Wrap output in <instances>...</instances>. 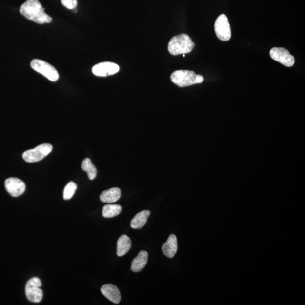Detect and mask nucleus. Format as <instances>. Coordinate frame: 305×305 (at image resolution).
I'll return each instance as SVG.
<instances>
[{
    "mask_svg": "<svg viewBox=\"0 0 305 305\" xmlns=\"http://www.w3.org/2000/svg\"><path fill=\"white\" fill-rule=\"evenodd\" d=\"M52 150V145L49 143H42L34 149L24 152L22 155L23 159L28 163L39 162L47 156Z\"/></svg>",
    "mask_w": 305,
    "mask_h": 305,
    "instance_id": "obj_4",
    "label": "nucleus"
},
{
    "mask_svg": "<svg viewBox=\"0 0 305 305\" xmlns=\"http://www.w3.org/2000/svg\"><path fill=\"white\" fill-rule=\"evenodd\" d=\"M62 5L66 8L73 10L77 8L78 5L77 0H61Z\"/></svg>",
    "mask_w": 305,
    "mask_h": 305,
    "instance_id": "obj_20",
    "label": "nucleus"
},
{
    "mask_svg": "<svg viewBox=\"0 0 305 305\" xmlns=\"http://www.w3.org/2000/svg\"><path fill=\"white\" fill-rule=\"evenodd\" d=\"M41 286V281L37 277L32 278L27 282L25 292L27 299L31 302L39 303L42 300L43 292Z\"/></svg>",
    "mask_w": 305,
    "mask_h": 305,
    "instance_id": "obj_6",
    "label": "nucleus"
},
{
    "mask_svg": "<svg viewBox=\"0 0 305 305\" xmlns=\"http://www.w3.org/2000/svg\"><path fill=\"white\" fill-rule=\"evenodd\" d=\"M122 211V207L119 204H106L103 207L102 215L103 217L113 218L119 215Z\"/></svg>",
    "mask_w": 305,
    "mask_h": 305,
    "instance_id": "obj_17",
    "label": "nucleus"
},
{
    "mask_svg": "<svg viewBox=\"0 0 305 305\" xmlns=\"http://www.w3.org/2000/svg\"><path fill=\"white\" fill-rule=\"evenodd\" d=\"M214 30L218 39L227 41L231 38V30L228 18L225 14H221L217 18L214 24Z\"/></svg>",
    "mask_w": 305,
    "mask_h": 305,
    "instance_id": "obj_7",
    "label": "nucleus"
},
{
    "mask_svg": "<svg viewBox=\"0 0 305 305\" xmlns=\"http://www.w3.org/2000/svg\"><path fill=\"white\" fill-rule=\"evenodd\" d=\"M195 44L188 35L182 34L171 39L168 45V51L173 56L191 52Z\"/></svg>",
    "mask_w": 305,
    "mask_h": 305,
    "instance_id": "obj_2",
    "label": "nucleus"
},
{
    "mask_svg": "<svg viewBox=\"0 0 305 305\" xmlns=\"http://www.w3.org/2000/svg\"><path fill=\"white\" fill-rule=\"evenodd\" d=\"M132 243L130 238L127 235H122L117 242L118 256L122 257L128 252L131 247Z\"/></svg>",
    "mask_w": 305,
    "mask_h": 305,
    "instance_id": "obj_15",
    "label": "nucleus"
},
{
    "mask_svg": "<svg viewBox=\"0 0 305 305\" xmlns=\"http://www.w3.org/2000/svg\"><path fill=\"white\" fill-rule=\"evenodd\" d=\"M148 253L145 250L140 252L137 256L133 260L131 264V270L134 272L141 271L144 268L148 263Z\"/></svg>",
    "mask_w": 305,
    "mask_h": 305,
    "instance_id": "obj_13",
    "label": "nucleus"
},
{
    "mask_svg": "<svg viewBox=\"0 0 305 305\" xmlns=\"http://www.w3.org/2000/svg\"><path fill=\"white\" fill-rule=\"evenodd\" d=\"M31 67L38 73H40L49 81H56L59 78L58 71L51 64H50L45 61L35 59L31 61Z\"/></svg>",
    "mask_w": 305,
    "mask_h": 305,
    "instance_id": "obj_5",
    "label": "nucleus"
},
{
    "mask_svg": "<svg viewBox=\"0 0 305 305\" xmlns=\"http://www.w3.org/2000/svg\"><path fill=\"white\" fill-rule=\"evenodd\" d=\"M73 10V12L74 13H77V10L76 9V8H75V9H74Z\"/></svg>",
    "mask_w": 305,
    "mask_h": 305,
    "instance_id": "obj_21",
    "label": "nucleus"
},
{
    "mask_svg": "<svg viewBox=\"0 0 305 305\" xmlns=\"http://www.w3.org/2000/svg\"><path fill=\"white\" fill-rule=\"evenodd\" d=\"M270 55L271 58L286 67H292L295 62L294 57L288 50L279 47L271 49Z\"/></svg>",
    "mask_w": 305,
    "mask_h": 305,
    "instance_id": "obj_8",
    "label": "nucleus"
},
{
    "mask_svg": "<svg viewBox=\"0 0 305 305\" xmlns=\"http://www.w3.org/2000/svg\"><path fill=\"white\" fill-rule=\"evenodd\" d=\"M20 13L28 20L38 24L50 23L52 21L38 0H27L21 6Z\"/></svg>",
    "mask_w": 305,
    "mask_h": 305,
    "instance_id": "obj_1",
    "label": "nucleus"
},
{
    "mask_svg": "<svg viewBox=\"0 0 305 305\" xmlns=\"http://www.w3.org/2000/svg\"><path fill=\"white\" fill-rule=\"evenodd\" d=\"M163 253L168 258L174 257L178 250V242L177 237L174 234L168 237L167 241L162 246Z\"/></svg>",
    "mask_w": 305,
    "mask_h": 305,
    "instance_id": "obj_12",
    "label": "nucleus"
},
{
    "mask_svg": "<svg viewBox=\"0 0 305 305\" xmlns=\"http://www.w3.org/2000/svg\"><path fill=\"white\" fill-rule=\"evenodd\" d=\"M183 57H185V54H183Z\"/></svg>",
    "mask_w": 305,
    "mask_h": 305,
    "instance_id": "obj_22",
    "label": "nucleus"
},
{
    "mask_svg": "<svg viewBox=\"0 0 305 305\" xmlns=\"http://www.w3.org/2000/svg\"><path fill=\"white\" fill-rule=\"evenodd\" d=\"M121 191L118 188H112L103 191L100 195V200L105 203H114L121 198Z\"/></svg>",
    "mask_w": 305,
    "mask_h": 305,
    "instance_id": "obj_14",
    "label": "nucleus"
},
{
    "mask_svg": "<svg viewBox=\"0 0 305 305\" xmlns=\"http://www.w3.org/2000/svg\"><path fill=\"white\" fill-rule=\"evenodd\" d=\"M171 81L179 87H186L194 84L202 83L204 78L201 75L189 70H177L171 75Z\"/></svg>",
    "mask_w": 305,
    "mask_h": 305,
    "instance_id": "obj_3",
    "label": "nucleus"
},
{
    "mask_svg": "<svg viewBox=\"0 0 305 305\" xmlns=\"http://www.w3.org/2000/svg\"><path fill=\"white\" fill-rule=\"evenodd\" d=\"M77 189V185L73 182H70L64 188L63 191V199L69 200L73 197Z\"/></svg>",
    "mask_w": 305,
    "mask_h": 305,
    "instance_id": "obj_19",
    "label": "nucleus"
},
{
    "mask_svg": "<svg viewBox=\"0 0 305 305\" xmlns=\"http://www.w3.org/2000/svg\"><path fill=\"white\" fill-rule=\"evenodd\" d=\"M82 170L85 171L88 174V177L90 180H93L95 179L97 176L96 168L93 164L92 161L90 159L87 158L82 161L81 164Z\"/></svg>",
    "mask_w": 305,
    "mask_h": 305,
    "instance_id": "obj_18",
    "label": "nucleus"
},
{
    "mask_svg": "<svg viewBox=\"0 0 305 305\" xmlns=\"http://www.w3.org/2000/svg\"><path fill=\"white\" fill-rule=\"evenodd\" d=\"M103 295L114 304H119L121 300V293L116 285L112 284L103 285L101 288Z\"/></svg>",
    "mask_w": 305,
    "mask_h": 305,
    "instance_id": "obj_11",
    "label": "nucleus"
},
{
    "mask_svg": "<svg viewBox=\"0 0 305 305\" xmlns=\"http://www.w3.org/2000/svg\"><path fill=\"white\" fill-rule=\"evenodd\" d=\"M150 215L149 210H143L138 213L132 219L131 222V227L134 229H141L146 224L147 221Z\"/></svg>",
    "mask_w": 305,
    "mask_h": 305,
    "instance_id": "obj_16",
    "label": "nucleus"
},
{
    "mask_svg": "<svg viewBox=\"0 0 305 305\" xmlns=\"http://www.w3.org/2000/svg\"><path fill=\"white\" fill-rule=\"evenodd\" d=\"M92 71L96 76L105 77L117 73L120 71V66L113 62H102L93 66Z\"/></svg>",
    "mask_w": 305,
    "mask_h": 305,
    "instance_id": "obj_9",
    "label": "nucleus"
},
{
    "mask_svg": "<svg viewBox=\"0 0 305 305\" xmlns=\"http://www.w3.org/2000/svg\"><path fill=\"white\" fill-rule=\"evenodd\" d=\"M7 192L13 197L21 196L26 190V184L20 179L17 178L7 179L5 182Z\"/></svg>",
    "mask_w": 305,
    "mask_h": 305,
    "instance_id": "obj_10",
    "label": "nucleus"
}]
</instances>
